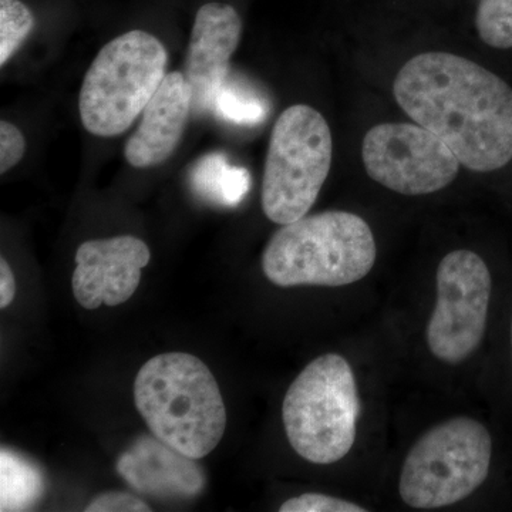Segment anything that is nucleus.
<instances>
[{
    "mask_svg": "<svg viewBox=\"0 0 512 512\" xmlns=\"http://www.w3.org/2000/svg\"><path fill=\"white\" fill-rule=\"evenodd\" d=\"M74 259V298L87 311H94L103 303L121 305L136 293L151 252L146 242L123 235L83 242Z\"/></svg>",
    "mask_w": 512,
    "mask_h": 512,
    "instance_id": "nucleus-10",
    "label": "nucleus"
},
{
    "mask_svg": "<svg viewBox=\"0 0 512 512\" xmlns=\"http://www.w3.org/2000/svg\"><path fill=\"white\" fill-rule=\"evenodd\" d=\"M242 35L237 10L225 3H205L195 15L188 45L185 79L190 84L192 113L207 114L229 74V60Z\"/></svg>",
    "mask_w": 512,
    "mask_h": 512,
    "instance_id": "nucleus-11",
    "label": "nucleus"
},
{
    "mask_svg": "<svg viewBox=\"0 0 512 512\" xmlns=\"http://www.w3.org/2000/svg\"><path fill=\"white\" fill-rule=\"evenodd\" d=\"M188 181L200 200L224 208L241 204L251 187L248 170L229 164L222 153L201 157L192 165Z\"/></svg>",
    "mask_w": 512,
    "mask_h": 512,
    "instance_id": "nucleus-14",
    "label": "nucleus"
},
{
    "mask_svg": "<svg viewBox=\"0 0 512 512\" xmlns=\"http://www.w3.org/2000/svg\"><path fill=\"white\" fill-rule=\"evenodd\" d=\"M281 512H366V508L360 507L350 501L330 497L325 494H302L285 501L279 508Z\"/></svg>",
    "mask_w": 512,
    "mask_h": 512,
    "instance_id": "nucleus-19",
    "label": "nucleus"
},
{
    "mask_svg": "<svg viewBox=\"0 0 512 512\" xmlns=\"http://www.w3.org/2000/svg\"><path fill=\"white\" fill-rule=\"evenodd\" d=\"M191 113L192 94L185 74H165L143 111L140 126L124 148L127 163L134 168L165 163L177 150Z\"/></svg>",
    "mask_w": 512,
    "mask_h": 512,
    "instance_id": "nucleus-12",
    "label": "nucleus"
},
{
    "mask_svg": "<svg viewBox=\"0 0 512 512\" xmlns=\"http://www.w3.org/2000/svg\"><path fill=\"white\" fill-rule=\"evenodd\" d=\"M16 295V281L5 258L0 259V308L6 309Z\"/></svg>",
    "mask_w": 512,
    "mask_h": 512,
    "instance_id": "nucleus-22",
    "label": "nucleus"
},
{
    "mask_svg": "<svg viewBox=\"0 0 512 512\" xmlns=\"http://www.w3.org/2000/svg\"><path fill=\"white\" fill-rule=\"evenodd\" d=\"M363 164L376 183L403 195H426L456 180L460 160L433 131L420 124L386 123L370 128Z\"/></svg>",
    "mask_w": 512,
    "mask_h": 512,
    "instance_id": "nucleus-9",
    "label": "nucleus"
},
{
    "mask_svg": "<svg viewBox=\"0 0 512 512\" xmlns=\"http://www.w3.org/2000/svg\"><path fill=\"white\" fill-rule=\"evenodd\" d=\"M476 28L485 45L512 49V0H480Z\"/></svg>",
    "mask_w": 512,
    "mask_h": 512,
    "instance_id": "nucleus-18",
    "label": "nucleus"
},
{
    "mask_svg": "<svg viewBox=\"0 0 512 512\" xmlns=\"http://www.w3.org/2000/svg\"><path fill=\"white\" fill-rule=\"evenodd\" d=\"M26 151L22 131L9 121H0V173L6 174L20 163Z\"/></svg>",
    "mask_w": 512,
    "mask_h": 512,
    "instance_id": "nucleus-20",
    "label": "nucleus"
},
{
    "mask_svg": "<svg viewBox=\"0 0 512 512\" xmlns=\"http://www.w3.org/2000/svg\"><path fill=\"white\" fill-rule=\"evenodd\" d=\"M87 512H150L151 507L146 501L128 493L110 491L94 498L87 505Z\"/></svg>",
    "mask_w": 512,
    "mask_h": 512,
    "instance_id": "nucleus-21",
    "label": "nucleus"
},
{
    "mask_svg": "<svg viewBox=\"0 0 512 512\" xmlns=\"http://www.w3.org/2000/svg\"><path fill=\"white\" fill-rule=\"evenodd\" d=\"M45 476L35 461L10 448L0 451V511H28L45 493Z\"/></svg>",
    "mask_w": 512,
    "mask_h": 512,
    "instance_id": "nucleus-15",
    "label": "nucleus"
},
{
    "mask_svg": "<svg viewBox=\"0 0 512 512\" xmlns=\"http://www.w3.org/2000/svg\"><path fill=\"white\" fill-rule=\"evenodd\" d=\"M511 346H512V320H511Z\"/></svg>",
    "mask_w": 512,
    "mask_h": 512,
    "instance_id": "nucleus-23",
    "label": "nucleus"
},
{
    "mask_svg": "<svg viewBox=\"0 0 512 512\" xmlns=\"http://www.w3.org/2000/svg\"><path fill=\"white\" fill-rule=\"evenodd\" d=\"M212 113L239 126H249L265 119L268 107L248 84L229 76L218 90Z\"/></svg>",
    "mask_w": 512,
    "mask_h": 512,
    "instance_id": "nucleus-16",
    "label": "nucleus"
},
{
    "mask_svg": "<svg viewBox=\"0 0 512 512\" xmlns=\"http://www.w3.org/2000/svg\"><path fill=\"white\" fill-rule=\"evenodd\" d=\"M359 416L352 367L335 353L312 360L293 380L282 404L289 444L313 464H333L348 456Z\"/></svg>",
    "mask_w": 512,
    "mask_h": 512,
    "instance_id": "nucleus-4",
    "label": "nucleus"
},
{
    "mask_svg": "<svg viewBox=\"0 0 512 512\" xmlns=\"http://www.w3.org/2000/svg\"><path fill=\"white\" fill-rule=\"evenodd\" d=\"M333 140L328 121L306 104L288 107L276 120L266 153L262 210L286 225L308 214L328 178Z\"/></svg>",
    "mask_w": 512,
    "mask_h": 512,
    "instance_id": "nucleus-6",
    "label": "nucleus"
},
{
    "mask_svg": "<svg viewBox=\"0 0 512 512\" xmlns=\"http://www.w3.org/2000/svg\"><path fill=\"white\" fill-rule=\"evenodd\" d=\"M394 99L477 173L512 161V89L497 74L464 57L421 53L397 73Z\"/></svg>",
    "mask_w": 512,
    "mask_h": 512,
    "instance_id": "nucleus-1",
    "label": "nucleus"
},
{
    "mask_svg": "<svg viewBox=\"0 0 512 512\" xmlns=\"http://www.w3.org/2000/svg\"><path fill=\"white\" fill-rule=\"evenodd\" d=\"M493 439L487 427L456 417L427 431L412 447L400 474V497L420 510L460 503L484 483Z\"/></svg>",
    "mask_w": 512,
    "mask_h": 512,
    "instance_id": "nucleus-7",
    "label": "nucleus"
},
{
    "mask_svg": "<svg viewBox=\"0 0 512 512\" xmlns=\"http://www.w3.org/2000/svg\"><path fill=\"white\" fill-rule=\"evenodd\" d=\"M376 255L375 237L363 218L326 211L282 225L266 245L262 269L281 288H338L365 278Z\"/></svg>",
    "mask_w": 512,
    "mask_h": 512,
    "instance_id": "nucleus-3",
    "label": "nucleus"
},
{
    "mask_svg": "<svg viewBox=\"0 0 512 512\" xmlns=\"http://www.w3.org/2000/svg\"><path fill=\"white\" fill-rule=\"evenodd\" d=\"M134 403L154 436L194 460L207 457L224 437L220 386L210 367L188 353L148 360L134 382Z\"/></svg>",
    "mask_w": 512,
    "mask_h": 512,
    "instance_id": "nucleus-2",
    "label": "nucleus"
},
{
    "mask_svg": "<svg viewBox=\"0 0 512 512\" xmlns=\"http://www.w3.org/2000/svg\"><path fill=\"white\" fill-rule=\"evenodd\" d=\"M167 60L163 43L144 30H131L107 43L80 90L84 128L99 137L124 133L163 83Z\"/></svg>",
    "mask_w": 512,
    "mask_h": 512,
    "instance_id": "nucleus-5",
    "label": "nucleus"
},
{
    "mask_svg": "<svg viewBox=\"0 0 512 512\" xmlns=\"http://www.w3.org/2000/svg\"><path fill=\"white\" fill-rule=\"evenodd\" d=\"M197 461L153 434L140 437L121 454L117 473L137 493L158 498H192L205 487V476Z\"/></svg>",
    "mask_w": 512,
    "mask_h": 512,
    "instance_id": "nucleus-13",
    "label": "nucleus"
},
{
    "mask_svg": "<svg viewBox=\"0 0 512 512\" xmlns=\"http://www.w3.org/2000/svg\"><path fill=\"white\" fill-rule=\"evenodd\" d=\"M35 26L32 10L20 0H0V66L18 52Z\"/></svg>",
    "mask_w": 512,
    "mask_h": 512,
    "instance_id": "nucleus-17",
    "label": "nucleus"
},
{
    "mask_svg": "<svg viewBox=\"0 0 512 512\" xmlns=\"http://www.w3.org/2000/svg\"><path fill=\"white\" fill-rule=\"evenodd\" d=\"M490 269L467 249L444 256L437 269V303L427 325V345L441 362L457 365L480 346L490 306Z\"/></svg>",
    "mask_w": 512,
    "mask_h": 512,
    "instance_id": "nucleus-8",
    "label": "nucleus"
}]
</instances>
